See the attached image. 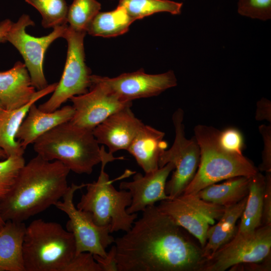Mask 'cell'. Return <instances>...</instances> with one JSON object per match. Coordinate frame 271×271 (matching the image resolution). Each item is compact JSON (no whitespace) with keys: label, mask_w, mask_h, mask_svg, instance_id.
Segmentation results:
<instances>
[{"label":"cell","mask_w":271,"mask_h":271,"mask_svg":"<svg viewBox=\"0 0 271 271\" xmlns=\"http://www.w3.org/2000/svg\"><path fill=\"white\" fill-rule=\"evenodd\" d=\"M184 112L178 108L172 115L175 129L173 145L161 154L159 168L168 163L174 166L171 179L167 181L165 192L171 199L182 195L193 179L200 161V149L194 136L188 139L185 136L183 124Z\"/></svg>","instance_id":"ba28073f"},{"label":"cell","mask_w":271,"mask_h":271,"mask_svg":"<svg viewBox=\"0 0 271 271\" xmlns=\"http://www.w3.org/2000/svg\"><path fill=\"white\" fill-rule=\"evenodd\" d=\"M220 131L214 127L203 124L195 127L194 137L200 149L199 164L183 194H195L220 181L239 176L251 177L258 172L242 154L229 152L221 146Z\"/></svg>","instance_id":"277c9868"},{"label":"cell","mask_w":271,"mask_h":271,"mask_svg":"<svg viewBox=\"0 0 271 271\" xmlns=\"http://www.w3.org/2000/svg\"><path fill=\"white\" fill-rule=\"evenodd\" d=\"M165 135L164 132L144 124L127 150L145 173L159 168L160 156L168 146Z\"/></svg>","instance_id":"ffe728a7"},{"label":"cell","mask_w":271,"mask_h":271,"mask_svg":"<svg viewBox=\"0 0 271 271\" xmlns=\"http://www.w3.org/2000/svg\"><path fill=\"white\" fill-rule=\"evenodd\" d=\"M158 208L198 240L202 248L210 224L219 220L225 207L205 201L195 194H183L160 201Z\"/></svg>","instance_id":"7c38bea8"},{"label":"cell","mask_w":271,"mask_h":271,"mask_svg":"<svg viewBox=\"0 0 271 271\" xmlns=\"http://www.w3.org/2000/svg\"><path fill=\"white\" fill-rule=\"evenodd\" d=\"M259 131L263 141V150L262 153V162L258 170L271 172V126L261 125Z\"/></svg>","instance_id":"d6a6232c"},{"label":"cell","mask_w":271,"mask_h":271,"mask_svg":"<svg viewBox=\"0 0 271 271\" xmlns=\"http://www.w3.org/2000/svg\"><path fill=\"white\" fill-rule=\"evenodd\" d=\"M237 11L241 16L266 21L271 18V0H238Z\"/></svg>","instance_id":"f546056e"},{"label":"cell","mask_w":271,"mask_h":271,"mask_svg":"<svg viewBox=\"0 0 271 271\" xmlns=\"http://www.w3.org/2000/svg\"><path fill=\"white\" fill-rule=\"evenodd\" d=\"M86 184H72L64 194L63 201H57L55 206L66 213L69 220L66 230L74 237L77 255L81 252H88L102 257L106 256V248L114 242L115 239L110 233L109 226H100L93 221L89 213L75 207L73 198L75 192Z\"/></svg>","instance_id":"30bf717a"},{"label":"cell","mask_w":271,"mask_h":271,"mask_svg":"<svg viewBox=\"0 0 271 271\" xmlns=\"http://www.w3.org/2000/svg\"><path fill=\"white\" fill-rule=\"evenodd\" d=\"M271 225L250 232L236 231L232 239L207 259L202 271H224L241 263L260 262L270 255Z\"/></svg>","instance_id":"9c48e42d"},{"label":"cell","mask_w":271,"mask_h":271,"mask_svg":"<svg viewBox=\"0 0 271 271\" xmlns=\"http://www.w3.org/2000/svg\"><path fill=\"white\" fill-rule=\"evenodd\" d=\"M261 225H271V172H266Z\"/></svg>","instance_id":"836d02e7"},{"label":"cell","mask_w":271,"mask_h":271,"mask_svg":"<svg viewBox=\"0 0 271 271\" xmlns=\"http://www.w3.org/2000/svg\"><path fill=\"white\" fill-rule=\"evenodd\" d=\"M57 83H52L44 89L37 91L25 105L13 110H5L0 117V159L3 160L11 156H23L25 150L20 142L16 140L18 130L30 106L41 98L53 93Z\"/></svg>","instance_id":"ac0fdd59"},{"label":"cell","mask_w":271,"mask_h":271,"mask_svg":"<svg viewBox=\"0 0 271 271\" xmlns=\"http://www.w3.org/2000/svg\"><path fill=\"white\" fill-rule=\"evenodd\" d=\"M35 8L42 16L41 24L45 28L68 24V6L66 0H25Z\"/></svg>","instance_id":"4316f807"},{"label":"cell","mask_w":271,"mask_h":271,"mask_svg":"<svg viewBox=\"0 0 271 271\" xmlns=\"http://www.w3.org/2000/svg\"><path fill=\"white\" fill-rule=\"evenodd\" d=\"M96 262L99 264L102 271H117L116 250L114 245L107 252L105 257L93 254Z\"/></svg>","instance_id":"e575fe53"},{"label":"cell","mask_w":271,"mask_h":271,"mask_svg":"<svg viewBox=\"0 0 271 271\" xmlns=\"http://www.w3.org/2000/svg\"><path fill=\"white\" fill-rule=\"evenodd\" d=\"M62 271H102L95 260L93 255L88 252L75 255L63 268Z\"/></svg>","instance_id":"1f68e13d"},{"label":"cell","mask_w":271,"mask_h":271,"mask_svg":"<svg viewBox=\"0 0 271 271\" xmlns=\"http://www.w3.org/2000/svg\"><path fill=\"white\" fill-rule=\"evenodd\" d=\"M33 144L35 152L44 159L58 161L79 174H91L106 153L103 146L99 147L92 130L70 121L42 134Z\"/></svg>","instance_id":"3957f363"},{"label":"cell","mask_w":271,"mask_h":271,"mask_svg":"<svg viewBox=\"0 0 271 271\" xmlns=\"http://www.w3.org/2000/svg\"><path fill=\"white\" fill-rule=\"evenodd\" d=\"M219 141L226 150L237 154H242L244 141L241 132L236 128L230 127L220 131Z\"/></svg>","instance_id":"4dcf8cb0"},{"label":"cell","mask_w":271,"mask_h":271,"mask_svg":"<svg viewBox=\"0 0 271 271\" xmlns=\"http://www.w3.org/2000/svg\"><path fill=\"white\" fill-rule=\"evenodd\" d=\"M247 197V196L235 204L225 207L224 211L218 222L209 227L207 241L202 248L203 255L206 260L235 234L237 230L236 223L241 216Z\"/></svg>","instance_id":"7402d4cb"},{"label":"cell","mask_w":271,"mask_h":271,"mask_svg":"<svg viewBox=\"0 0 271 271\" xmlns=\"http://www.w3.org/2000/svg\"><path fill=\"white\" fill-rule=\"evenodd\" d=\"M5 110L6 109L5 107H4L3 105L2 104V102L0 101V117H1L2 115L3 114Z\"/></svg>","instance_id":"74e56055"},{"label":"cell","mask_w":271,"mask_h":271,"mask_svg":"<svg viewBox=\"0 0 271 271\" xmlns=\"http://www.w3.org/2000/svg\"><path fill=\"white\" fill-rule=\"evenodd\" d=\"M134 21L119 6L114 10L99 12L89 24L86 33L93 36L113 37L127 32Z\"/></svg>","instance_id":"d4e9b609"},{"label":"cell","mask_w":271,"mask_h":271,"mask_svg":"<svg viewBox=\"0 0 271 271\" xmlns=\"http://www.w3.org/2000/svg\"><path fill=\"white\" fill-rule=\"evenodd\" d=\"M70 100L74 109L70 121L78 126L92 130L116 111L132 105L109 92L91 75V85L86 93L74 96Z\"/></svg>","instance_id":"5bb4252c"},{"label":"cell","mask_w":271,"mask_h":271,"mask_svg":"<svg viewBox=\"0 0 271 271\" xmlns=\"http://www.w3.org/2000/svg\"><path fill=\"white\" fill-rule=\"evenodd\" d=\"M24 222L8 220L0 230V271H25L22 252Z\"/></svg>","instance_id":"44dd1931"},{"label":"cell","mask_w":271,"mask_h":271,"mask_svg":"<svg viewBox=\"0 0 271 271\" xmlns=\"http://www.w3.org/2000/svg\"><path fill=\"white\" fill-rule=\"evenodd\" d=\"M22 252L25 271H62L75 255V240L60 224L36 219L26 227Z\"/></svg>","instance_id":"5b68a950"},{"label":"cell","mask_w":271,"mask_h":271,"mask_svg":"<svg viewBox=\"0 0 271 271\" xmlns=\"http://www.w3.org/2000/svg\"><path fill=\"white\" fill-rule=\"evenodd\" d=\"M115 239L117 271H202L206 260L196 245L155 205Z\"/></svg>","instance_id":"6da1fadb"},{"label":"cell","mask_w":271,"mask_h":271,"mask_svg":"<svg viewBox=\"0 0 271 271\" xmlns=\"http://www.w3.org/2000/svg\"><path fill=\"white\" fill-rule=\"evenodd\" d=\"M123 157H114L106 152L101 162V170L97 180L86 184V192L81 196L76 207L90 214L94 223L100 226H109L110 232L128 231L138 213L128 214L126 208L130 205L131 197L129 191L117 190L105 172L108 163Z\"/></svg>","instance_id":"8992f818"},{"label":"cell","mask_w":271,"mask_h":271,"mask_svg":"<svg viewBox=\"0 0 271 271\" xmlns=\"http://www.w3.org/2000/svg\"><path fill=\"white\" fill-rule=\"evenodd\" d=\"M36 91L24 63L0 72V101L7 110L18 108L30 101Z\"/></svg>","instance_id":"d6986e66"},{"label":"cell","mask_w":271,"mask_h":271,"mask_svg":"<svg viewBox=\"0 0 271 271\" xmlns=\"http://www.w3.org/2000/svg\"><path fill=\"white\" fill-rule=\"evenodd\" d=\"M35 26L34 22L27 14H23L16 23H13L6 36V41L12 44L24 60L33 86L38 90L48 86L44 73L45 54L50 45L59 38H63L68 24L53 28L47 35L36 37L26 31V28Z\"/></svg>","instance_id":"8fae6325"},{"label":"cell","mask_w":271,"mask_h":271,"mask_svg":"<svg viewBox=\"0 0 271 271\" xmlns=\"http://www.w3.org/2000/svg\"><path fill=\"white\" fill-rule=\"evenodd\" d=\"M13 24L10 19H5L0 23V43L6 41L7 35Z\"/></svg>","instance_id":"8d00e7d4"},{"label":"cell","mask_w":271,"mask_h":271,"mask_svg":"<svg viewBox=\"0 0 271 271\" xmlns=\"http://www.w3.org/2000/svg\"><path fill=\"white\" fill-rule=\"evenodd\" d=\"M70 170L58 161L39 155L22 168L12 190L0 201V214L8 220L24 222L59 201L68 190Z\"/></svg>","instance_id":"7a4b0ae2"},{"label":"cell","mask_w":271,"mask_h":271,"mask_svg":"<svg viewBox=\"0 0 271 271\" xmlns=\"http://www.w3.org/2000/svg\"><path fill=\"white\" fill-rule=\"evenodd\" d=\"M74 113L72 106L65 105L52 112L41 110L35 103L30 107L16 136L25 150L42 134L56 126L70 121Z\"/></svg>","instance_id":"e0dca14e"},{"label":"cell","mask_w":271,"mask_h":271,"mask_svg":"<svg viewBox=\"0 0 271 271\" xmlns=\"http://www.w3.org/2000/svg\"><path fill=\"white\" fill-rule=\"evenodd\" d=\"M130 107H125L113 113L93 129L98 143L107 147L110 154L127 151L144 124Z\"/></svg>","instance_id":"2e32d148"},{"label":"cell","mask_w":271,"mask_h":271,"mask_svg":"<svg viewBox=\"0 0 271 271\" xmlns=\"http://www.w3.org/2000/svg\"><path fill=\"white\" fill-rule=\"evenodd\" d=\"M85 31L68 26L63 36L67 42L64 70L50 98L39 105L41 110L52 112L74 96L87 92L91 85V72L85 63L84 39Z\"/></svg>","instance_id":"52a82bcc"},{"label":"cell","mask_w":271,"mask_h":271,"mask_svg":"<svg viewBox=\"0 0 271 271\" xmlns=\"http://www.w3.org/2000/svg\"><path fill=\"white\" fill-rule=\"evenodd\" d=\"M265 184V176L259 171L250 177L248 194L237 231L250 232L261 226Z\"/></svg>","instance_id":"cb8c5ba5"},{"label":"cell","mask_w":271,"mask_h":271,"mask_svg":"<svg viewBox=\"0 0 271 271\" xmlns=\"http://www.w3.org/2000/svg\"><path fill=\"white\" fill-rule=\"evenodd\" d=\"M5 224V221L3 220V219L2 218L0 214V230L2 228V227L4 226Z\"/></svg>","instance_id":"f35d334b"},{"label":"cell","mask_w":271,"mask_h":271,"mask_svg":"<svg viewBox=\"0 0 271 271\" xmlns=\"http://www.w3.org/2000/svg\"><path fill=\"white\" fill-rule=\"evenodd\" d=\"M118 6L134 21L160 12L179 15L183 3L171 0H119Z\"/></svg>","instance_id":"484cf974"},{"label":"cell","mask_w":271,"mask_h":271,"mask_svg":"<svg viewBox=\"0 0 271 271\" xmlns=\"http://www.w3.org/2000/svg\"><path fill=\"white\" fill-rule=\"evenodd\" d=\"M25 164L23 156H11L0 161V201L12 190Z\"/></svg>","instance_id":"f1b7e54d"},{"label":"cell","mask_w":271,"mask_h":271,"mask_svg":"<svg viewBox=\"0 0 271 271\" xmlns=\"http://www.w3.org/2000/svg\"><path fill=\"white\" fill-rule=\"evenodd\" d=\"M255 119L271 122V103L269 100L262 98L257 102Z\"/></svg>","instance_id":"d590c367"},{"label":"cell","mask_w":271,"mask_h":271,"mask_svg":"<svg viewBox=\"0 0 271 271\" xmlns=\"http://www.w3.org/2000/svg\"><path fill=\"white\" fill-rule=\"evenodd\" d=\"M101 7L97 0H73L68 7V26L75 30L86 32L89 24L100 12Z\"/></svg>","instance_id":"83f0119b"},{"label":"cell","mask_w":271,"mask_h":271,"mask_svg":"<svg viewBox=\"0 0 271 271\" xmlns=\"http://www.w3.org/2000/svg\"><path fill=\"white\" fill-rule=\"evenodd\" d=\"M174 170L171 163L143 175L137 173L132 181L121 182L120 190H128L131 197L130 205L126 208L128 214L143 211L149 206L155 203L171 199L165 192V186L168 176Z\"/></svg>","instance_id":"9a60e30c"},{"label":"cell","mask_w":271,"mask_h":271,"mask_svg":"<svg viewBox=\"0 0 271 271\" xmlns=\"http://www.w3.org/2000/svg\"><path fill=\"white\" fill-rule=\"evenodd\" d=\"M250 177L239 176L210 185L196 194L201 199L223 207L239 202L248 195Z\"/></svg>","instance_id":"603a6c76"},{"label":"cell","mask_w":271,"mask_h":271,"mask_svg":"<svg viewBox=\"0 0 271 271\" xmlns=\"http://www.w3.org/2000/svg\"><path fill=\"white\" fill-rule=\"evenodd\" d=\"M92 77L109 92L125 101L157 96L177 85L176 76L171 70L150 74L140 69L113 78L96 75H92Z\"/></svg>","instance_id":"4fadbf2b"}]
</instances>
